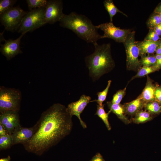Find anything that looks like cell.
I'll list each match as a JSON object with an SVG mask.
<instances>
[{
  "label": "cell",
  "instance_id": "cell-37",
  "mask_svg": "<svg viewBox=\"0 0 161 161\" xmlns=\"http://www.w3.org/2000/svg\"><path fill=\"white\" fill-rule=\"evenodd\" d=\"M11 159L10 156H8L7 157L1 158L0 159V161H10Z\"/></svg>",
  "mask_w": 161,
  "mask_h": 161
},
{
  "label": "cell",
  "instance_id": "cell-36",
  "mask_svg": "<svg viewBox=\"0 0 161 161\" xmlns=\"http://www.w3.org/2000/svg\"><path fill=\"white\" fill-rule=\"evenodd\" d=\"M154 12L157 14L161 13V4L157 6L154 10Z\"/></svg>",
  "mask_w": 161,
  "mask_h": 161
},
{
  "label": "cell",
  "instance_id": "cell-30",
  "mask_svg": "<svg viewBox=\"0 0 161 161\" xmlns=\"http://www.w3.org/2000/svg\"><path fill=\"white\" fill-rule=\"evenodd\" d=\"M160 39L159 36L152 29H149V32L144 39L156 42L159 40Z\"/></svg>",
  "mask_w": 161,
  "mask_h": 161
},
{
  "label": "cell",
  "instance_id": "cell-2",
  "mask_svg": "<svg viewBox=\"0 0 161 161\" xmlns=\"http://www.w3.org/2000/svg\"><path fill=\"white\" fill-rule=\"evenodd\" d=\"M59 22L61 26L72 30L88 43L94 45L98 40L102 38V35L98 33L96 26L84 15L73 12L68 15L65 14Z\"/></svg>",
  "mask_w": 161,
  "mask_h": 161
},
{
  "label": "cell",
  "instance_id": "cell-6",
  "mask_svg": "<svg viewBox=\"0 0 161 161\" xmlns=\"http://www.w3.org/2000/svg\"><path fill=\"white\" fill-rule=\"evenodd\" d=\"M135 32L132 30L123 43L126 55V68L129 70L138 71L141 67L140 60L139 50L135 43Z\"/></svg>",
  "mask_w": 161,
  "mask_h": 161
},
{
  "label": "cell",
  "instance_id": "cell-24",
  "mask_svg": "<svg viewBox=\"0 0 161 161\" xmlns=\"http://www.w3.org/2000/svg\"><path fill=\"white\" fill-rule=\"evenodd\" d=\"M157 70L152 66H143L141 67L137 71V74L133 76L130 81L133 79L139 77H141L148 75Z\"/></svg>",
  "mask_w": 161,
  "mask_h": 161
},
{
  "label": "cell",
  "instance_id": "cell-32",
  "mask_svg": "<svg viewBox=\"0 0 161 161\" xmlns=\"http://www.w3.org/2000/svg\"><path fill=\"white\" fill-rule=\"evenodd\" d=\"M156 59L155 64L153 66L157 70L161 67V55L156 54L155 55Z\"/></svg>",
  "mask_w": 161,
  "mask_h": 161
},
{
  "label": "cell",
  "instance_id": "cell-33",
  "mask_svg": "<svg viewBox=\"0 0 161 161\" xmlns=\"http://www.w3.org/2000/svg\"><path fill=\"white\" fill-rule=\"evenodd\" d=\"M90 161H105L102 156L99 153H97Z\"/></svg>",
  "mask_w": 161,
  "mask_h": 161
},
{
  "label": "cell",
  "instance_id": "cell-34",
  "mask_svg": "<svg viewBox=\"0 0 161 161\" xmlns=\"http://www.w3.org/2000/svg\"><path fill=\"white\" fill-rule=\"evenodd\" d=\"M9 134L4 127L0 124V136Z\"/></svg>",
  "mask_w": 161,
  "mask_h": 161
},
{
  "label": "cell",
  "instance_id": "cell-27",
  "mask_svg": "<svg viewBox=\"0 0 161 161\" xmlns=\"http://www.w3.org/2000/svg\"><path fill=\"white\" fill-rule=\"evenodd\" d=\"M17 0H1L0 1V14L13 7Z\"/></svg>",
  "mask_w": 161,
  "mask_h": 161
},
{
  "label": "cell",
  "instance_id": "cell-8",
  "mask_svg": "<svg viewBox=\"0 0 161 161\" xmlns=\"http://www.w3.org/2000/svg\"><path fill=\"white\" fill-rule=\"evenodd\" d=\"M98 29L103 32L102 38L112 39L116 42L123 43L129 34L132 31L130 29H122L116 27L112 22H106L96 26Z\"/></svg>",
  "mask_w": 161,
  "mask_h": 161
},
{
  "label": "cell",
  "instance_id": "cell-35",
  "mask_svg": "<svg viewBox=\"0 0 161 161\" xmlns=\"http://www.w3.org/2000/svg\"><path fill=\"white\" fill-rule=\"evenodd\" d=\"M153 29L159 36L161 35V23Z\"/></svg>",
  "mask_w": 161,
  "mask_h": 161
},
{
  "label": "cell",
  "instance_id": "cell-25",
  "mask_svg": "<svg viewBox=\"0 0 161 161\" xmlns=\"http://www.w3.org/2000/svg\"><path fill=\"white\" fill-rule=\"evenodd\" d=\"M47 1L46 0H27L26 2L30 10L36 8L45 7Z\"/></svg>",
  "mask_w": 161,
  "mask_h": 161
},
{
  "label": "cell",
  "instance_id": "cell-18",
  "mask_svg": "<svg viewBox=\"0 0 161 161\" xmlns=\"http://www.w3.org/2000/svg\"><path fill=\"white\" fill-rule=\"evenodd\" d=\"M103 3L104 7L109 15L110 22H112L113 18L117 13H120L127 17L126 14L119 10L116 7L112 0H105L104 1Z\"/></svg>",
  "mask_w": 161,
  "mask_h": 161
},
{
  "label": "cell",
  "instance_id": "cell-39",
  "mask_svg": "<svg viewBox=\"0 0 161 161\" xmlns=\"http://www.w3.org/2000/svg\"><path fill=\"white\" fill-rule=\"evenodd\" d=\"M158 14H159V16H160V17L161 19V13H159Z\"/></svg>",
  "mask_w": 161,
  "mask_h": 161
},
{
  "label": "cell",
  "instance_id": "cell-1",
  "mask_svg": "<svg viewBox=\"0 0 161 161\" xmlns=\"http://www.w3.org/2000/svg\"><path fill=\"white\" fill-rule=\"evenodd\" d=\"M72 118L65 106L59 103L52 105L42 113L35 124L33 137L23 145L25 149L42 155L70 134L73 125Z\"/></svg>",
  "mask_w": 161,
  "mask_h": 161
},
{
  "label": "cell",
  "instance_id": "cell-4",
  "mask_svg": "<svg viewBox=\"0 0 161 161\" xmlns=\"http://www.w3.org/2000/svg\"><path fill=\"white\" fill-rule=\"evenodd\" d=\"M21 94L18 89L0 87V112H19L20 108Z\"/></svg>",
  "mask_w": 161,
  "mask_h": 161
},
{
  "label": "cell",
  "instance_id": "cell-5",
  "mask_svg": "<svg viewBox=\"0 0 161 161\" xmlns=\"http://www.w3.org/2000/svg\"><path fill=\"white\" fill-rule=\"evenodd\" d=\"M45 13V7L27 12L23 19L18 32L22 34L32 31L46 24Z\"/></svg>",
  "mask_w": 161,
  "mask_h": 161
},
{
  "label": "cell",
  "instance_id": "cell-29",
  "mask_svg": "<svg viewBox=\"0 0 161 161\" xmlns=\"http://www.w3.org/2000/svg\"><path fill=\"white\" fill-rule=\"evenodd\" d=\"M126 87L123 89L118 90L113 96L111 102L113 103L119 104L126 94Z\"/></svg>",
  "mask_w": 161,
  "mask_h": 161
},
{
  "label": "cell",
  "instance_id": "cell-19",
  "mask_svg": "<svg viewBox=\"0 0 161 161\" xmlns=\"http://www.w3.org/2000/svg\"><path fill=\"white\" fill-rule=\"evenodd\" d=\"M152 119V114L145 110H141L134 115L132 121L135 123L140 124L145 123Z\"/></svg>",
  "mask_w": 161,
  "mask_h": 161
},
{
  "label": "cell",
  "instance_id": "cell-10",
  "mask_svg": "<svg viewBox=\"0 0 161 161\" xmlns=\"http://www.w3.org/2000/svg\"><path fill=\"white\" fill-rule=\"evenodd\" d=\"M91 100L90 97L83 95L78 100L69 103L67 107V110L70 115L72 117L73 115H75L78 118L83 129L86 128L87 126L81 119L80 114L90 102Z\"/></svg>",
  "mask_w": 161,
  "mask_h": 161
},
{
  "label": "cell",
  "instance_id": "cell-22",
  "mask_svg": "<svg viewBox=\"0 0 161 161\" xmlns=\"http://www.w3.org/2000/svg\"><path fill=\"white\" fill-rule=\"evenodd\" d=\"M13 145L11 134H7L0 136V150H6L10 148Z\"/></svg>",
  "mask_w": 161,
  "mask_h": 161
},
{
  "label": "cell",
  "instance_id": "cell-16",
  "mask_svg": "<svg viewBox=\"0 0 161 161\" xmlns=\"http://www.w3.org/2000/svg\"><path fill=\"white\" fill-rule=\"evenodd\" d=\"M147 80L145 87L140 95L142 98L146 103L155 101L154 93L156 88L150 78L147 76Z\"/></svg>",
  "mask_w": 161,
  "mask_h": 161
},
{
  "label": "cell",
  "instance_id": "cell-21",
  "mask_svg": "<svg viewBox=\"0 0 161 161\" xmlns=\"http://www.w3.org/2000/svg\"><path fill=\"white\" fill-rule=\"evenodd\" d=\"M144 108L145 110L151 114H156L161 112V105L157 101H151L145 103Z\"/></svg>",
  "mask_w": 161,
  "mask_h": 161
},
{
  "label": "cell",
  "instance_id": "cell-3",
  "mask_svg": "<svg viewBox=\"0 0 161 161\" xmlns=\"http://www.w3.org/2000/svg\"><path fill=\"white\" fill-rule=\"evenodd\" d=\"M94 45V52L85 58V61L89 75L95 80L111 71L115 64L111 55L110 43L100 45L96 43Z\"/></svg>",
  "mask_w": 161,
  "mask_h": 161
},
{
  "label": "cell",
  "instance_id": "cell-20",
  "mask_svg": "<svg viewBox=\"0 0 161 161\" xmlns=\"http://www.w3.org/2000/svg\"><path fill=\"white\" fill-rule=\"evenodd\" d=\"M104 105L102 106L97 105V110L95 114L100 118L105 124L107 129L109 131L111 129V126L108 120L109 115L111 112L109 110L108 113H106L104 109Z\"/></svg>",
  "mask_w": 161,
  "mask_h": 161
},
{
  "label": "cell",
  "instance_id": "cell-15",
  "mask_svg": "<svg viewBox=\"0 0 161 161\" xmlns=\"http://www.w3.org/2000/svg\"><path fill=\"white\" fill-rule=\"evenodd\" d=\"M145 103L140 95L135 100L124 103L123 106L126 115L134 116L144 107Z\"/></svg>",
  "mask_w": 161,
  "mask_h": 161
},
{
  "label": "cell",
  "instance_id": "cell-31",
  "mask_svg": "<svg viewBox=\"0 0 161 161\" xmlns=\"http://www.w3.org/2000/svg\"><path fill=\"white\" fill-rule=\"evenodd\" d=\"M155 100L159 102H161V87H156L154 93Z\"/></svg>",
  "mask_w": 161,
  "mask_h": 161
},
{
  "label": "cell",
  "instance_id": "cell-11",
  "mask_svg": "<svg viewBox=\"0 0 161 161\" xmlns=\"http://www.w3.org/2000/svg\"><path fill=\"white\" fill-rule=\"evenodd\" d=\"M36 127L35 124L29 128L24 127L21 125L16 127L11 134L13 145L18 144L24 145L28 142L33 137Z\"/></svg>",
  "mask_w": 161,
  "mask_h": 161
},
{
  "label": "cell",
  "instance_id": "cell-28",
  "mask_svg": "<svg viewBox=\"0 0 161 161\" xmlns=\"http://www.w3.org/2000/svg\"><path fill=\"white\" fill-rule=\"evenodd\" d=\"M139 60L141 66H152L156 61L155 56H145L141 57Z\"/></svg>",
  "mask_w": 161,
  "mask_h": 161
},
{
  "label": "cell",
  "instance_id": "cell-12",
  "mask_svg": "<svg viewBox=\"0 0 161 161\" xmlns=\"http://www.w3.org/2000/svg\"><path fill=\"white\" fill-rule=\"evenodd\" d=\"M26 33H22L17 39L5 40L4 44L1 45L0 52L9 60L19 54L22 53L20 47V40Z\"/></svg>",
  "mask_w": 161,
  "mask_h": 161
},
{
  "label": "cell",
  "instance_id": "cell-13",
  "mask_svg": "<svg viewBox=\"0 0 161 161\" xmlns=\"http://www.w3.org/2000/svg\"><path fill=\"white\" fill-rule=\"evenodd\" d=\"M19 112L9 111L1 113L0 124L11 134L16 127L20 125Z\"/></svg>",
  "mask_w": 161,
  "mask_h": 161
},
{
  "label": "cell",
  "instance_id": "cell-14",
  "mask_svg": "<svg viewBox=\"0 0 161 161\" xmlns=\"http://www.w3.org/2000/svg\"><path fill=\"white\" fill-rule=\"evenodd\" d=\"M135 43L139 50V56L142 57L156 52L161 43V40L155 42L144 39L141 41H136Z\"/></svg>",
  "mask_w": 161,
  "mask_h": 161
},
{
  "label": "cell",
  "instance_id": "cell-23",
  "mask_svg": "<svg viewBox=\"0 0 161 161\" xmlns=\"http://www.w3.org/2000/svg\"><path fill=\"white\" fill-rule=\"evenodd\" d=\"M111 82L112 81L111 80H108L106 88L103 91L97 92V99L91 101L90 102H96L97 103V105L100 106L102 105L103 102L106 99Z\"/></svg>",
  "mask_w": 161,
  "mask_h": 161
},
{
  "label": "cell",
  "instance_id": "cell-17",
  "mask_svg": "<svg viewBox=\"0 0 161 161\" xmlns=\"http://www.w3.org/2000/svg\"><path fill=\"white\" fill-rule=\"evenodd\" d=\"M107 104L111 112L115 114L125 124H128L130 123V121L126 116L123 105L120 103H113L111 101L107 102Z\"/></svg>",
  "mask_w": 161,
  "mask_h": 161
},
{
  "label": "cell",
  "instance_id": "cell-9",
  "mask_svg": "<svg viewBox=\"0 0 161 161\" xmlns=\"http://www.w3.org/2000/svg\"><path fill=\"white\" fill-rule=\"evenodd\" d=\"M45 8L46 23L53 24L59 21L64 17L63 2L61 0H48Z\"/></svg>",
  "mask_w": 161,
  "mask_h": 161
},
{
  "label": "cell",
  "instance_id": "cell-7",
  "mask_svg": "<svg viewBox=\"0 0 161 161\" xmlns=\"http://www.w3.org/2000/svg\"><path fill=\"white\" fill-rule=\"evenodd\" d=\"M27 12L19 6L13 7L0 15L1 23L6 30L15 31L19 28L23 18Z\"/></svg>",
  "mask_w": 161,
  "mask_h": 161
},
{
  "label": "cell",
  "instance_id": "cell-38",
  "mask_svg": "<svg viewBox=\"0 0 161 161\" xmlns=\"http://www.w3.org/2000/svg\"><path fill=\"white\" fill-rule=\"evenodd\" d=\"M156 54L161 55V43L156 51Z\"/></svg>",
  "mask_w": 161,
  "mask_h": 161
},
{
  "label": "cell",
  "instance_id": "cell-26",
  "mask_svg": "<svg viewBox=\"0 0 161 161\" xmlns=\"http://www.w3.org/2000/svg\"><path fill=\"white\" fill-rule=\"evenodd\" d=\"M161 23V19L159 14L155 13L151 15L148 20L146 24L149 29H152Z\"/></svg>",
  "mask_w": 161,
  "mask_h": 161
}]
</instances>
